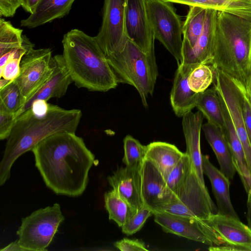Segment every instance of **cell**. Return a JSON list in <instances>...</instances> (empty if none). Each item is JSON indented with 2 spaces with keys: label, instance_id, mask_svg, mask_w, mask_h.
<instances>
[{
  "label": "cell",
  "instance_id": "8d00e7d4",
  "mask_svg": "<svg viewBox=\"0 0 251 251\" xmlns=\"http://www.w3.org/2000/svg\"><path fill=\"white\" fill-rule=\"evenodd\" d=\"M22 59L18 57H8L4 65L0 68V78L14 80L19 75Z\"/></svg>",
  "mask_w": 251,
  "mask_h": 251
},
{
  "label": "cell",
  "instance_id": "2e32d148",
  "mask_svg": "<svg viewBox=\"0 0 251 251\" xmlns=\"http://www.w3.org/2000/svg\"><path fill=\"white\" fill-rule=\"evenodd\" d=\"M212 229L221 245H234L251 248V228L240 219L214 214L204 220Z\"/></svg>",
  "mask_w": 251,
  "mask_h": 251
},
{
  "label": "cell",
  "instance_id": "e575fe53",
  "mask_svg": "<svg viewBox=\"0 0 251 251\" xmlns=\"http://www.w3.org/2000/svg\"><path fill=\"white\" fill-rule=\"evenodd\" d=\"M16 121L15 114L8 111L0 103V139H7Z\"/></svg>",
  "mask_w": 251,
  "mask_h": 251
},
{
  "label": "cell",
  "instance_id": "e0dca14e",
  "mask_svg": "<svg viewBox=\"0 0 251 251\" xmlns=\"http://www.w3.org/2000/svg\"><path fill=\"white\" fill-rule=\"evenodd\" d=\"M55 67L54 71L46 82L25 103L16 117L29 109L32 103L37 100L48 101L50 98H60L64 96L69 86L73 82L62 54L53 56Z\"/></svg>",
  "mask_w": 251,
  "mask_h": 251
},
{
  "label": "cell",
  "instance_id": "7a4b0ae2",
  "mask_svg": "<svg viewBox=\"0 0 251 251\" xmlns=\"http://www.w3.org/2000/svg\"><path fill=\"white\" fill-rule=\"evenodd\" d=\"M81 117L80 109H65L50 103L44 115H35L30 108L17 116L0 163V185L9 179L12 166L20 156L52 134L75 132Z\"/></svg>",
  "mask_w": 251,
  "mask_h": 251
},
{
  "label": "cell",
  "instance_id": "6da1fadb",
  "mask_svg": "<svg viewBox=\"0 0 251 251\" xmlns=\"http://www.w3.org/2000/svg\"><path fill=\"white\" fill-rule=\"evenodd\" d=\"M45 184L57 195L77 197L84 192L95 156L75 132L52 134L31 150Z\"/></svg>",
  "mask_w": 251,
  "mask_h": 251
},
{
  "label": "cell",
  "instance_id": "4dcf8cb0",
  "mask_svg": "<svg viewBox=\"0 0 251 251\" xmlns=\"http://www.w3.org/2000/svg\"><path fill=\"white\" fill-rule=\"evenodd\" d=\"M25 102V99L14 80L0 88V103L16 116Z\"/></svg>",
  "mask_w": 251,
  "mask_h": 251
},
{
  "label": "cell",
  "instance_id": "30bf717a",
  "mask_svg": "<svg viewBox=\"0 0 251 251\" xmlns=\"http://www.w3.org/2000/svg\"><path fill=\"white\" fill-rule=\"evenodd\" d=\"M126 0H104L101 25L96 39L105 57L121 51L127 40L125 18Z\"/></svg>",
  "mask_w": 251,
  "mask_h": 251
},
{
  "label": "cell",
  "instance_id": "5b68a950",
  "mask_svg": "<svg viewBox=\"0 0 251 251\" xmlns=\"http://www.w3.org/2000/svg\"><path fill=\"white\" fill-rule=\"evenodd\" d=\"M119 83L137 90L144 107L152 96L158 75L154 50L146 53L127 38L122 50L106 57Z\"/></svg>",
  "mask_w": 251,
  "mask_h": 251
},
{
  "label": "cell",
  "instance_id": "9a60e30c",
  "mask_svg": "<svg viewBox=\"0 0 251 251\" xmlns=\"http://www.w3.org/2000/svg\"><path fill=\"white\" fill-rule=\"evenodd\" d=\"M142 163L120 167L107 177L109 185L136 211L145 205L142 195Z\"/></svg>",
  "mask_w": 251,
  "mask_h": 251
},
{
  "label": "cell",
  "instance_id": "484cf974",
  "mask_svg": "<svg viewBox=\"0 0 251 251\" xmlns=\"http://www.w3.org/2000/svg\"><path fill=\"white\" fill-rule=\"evenodd\" d=\"M196 107L208 122L223 127L224 119L221 101L218 93L214 87L199 93Z\"/></svg>",
  "mask_w": 251,
  "mask_h": 251
},
{
  "label": "cell",
  "instance_id": "603a6c76",
  "mask_svg": "<svg viewBox=\"0 0 251 251\" xmlns=\"http://www.w3.org/2000/svg\"><path fill=\"white\" fill-rule=\"evenodd\" d=\"M75 0H40L33 13L22 20L21 26L34 28L67 15Z\"/></svg>",
  "mask_w": 251,
  "mask_h": 251
},
{
  "label": "cell",
  "instance_id": "7402d4cb",
  "mask_svg": "<svg viewBox=\"0 0 251 251\" xmlns=\"http://www.w3.org/2000/svg\"><path fill=\"white\" fill-rule=\"evenodd\" d=\"M202 167L203 174L211 182L218 213L239 219L230 199V179L210 162L207 155H202Z\"/></svg>",
  "mask_w": 251,
  "mask_h": 251
},
{
  "label": "cell",
  "instance_id": "83f0119b",
  "mask_svg": "<svg viewBox=\"0 0 251 251\" xmlns=\"http://www.w3.org/2000/svg\"><path fill=\"white\" fill-rule=\"evenodd\" d=\"M104 201L105 208L109 214V219L115 221L120 227H122L137 212L113 189L104 194Z\"/></svg>",
  "mask_w": 251,
  "mask_h": 251
},
{
  "label": "cell",
  "instance_id": "ac0fdd59",
  "mask_svg": "<svg viewBox=\"0 0 251 251\" xmlns=\"http://www.w3.org/2000/svg\"><path fill=\"white\" fill-rule=\"evenodd\" d=\"M216 12L214 9L207 8L204 28L195 46L191 48L182 44L180 64L192 66L211 65Z\"/></svg>",
  "mask_w": 251,
  "mask_h": 251
},
{
  "label": "cell",
  "instance_id": "8fae6325",
  "mask_svg": "<svg viewBox=\"0 0 251 251\" xmlns=\"http://www.w3.org/2000/svg\"><path fill=\"white\" fill-rule=\"evenodd\" d=\"M173 192L178 200L199 219L206 220L218 212L205 184L201 180L190 160L185 175Z\"/></svg>",
  "mask_w": 251,
  "mask_h": 251
},
{
  "label": "cell",
  "instance_id": "d590c367",
  "mask_svg": "<svg viewBox=\"0 0 251 251\" xmlns=\"http://www.w3.org/2000/svg\"><path fill=\"white\" fill-rule=\"evenodd\" d=\"M240 104L244 124L251 145V101L247 94L245 84L242 82L241 85Z\"/></svg>",
  "mask_w": 251,
  "mask_h": 251
},
{
  "label": "cell",
  "instance_id": "ee69618b",
  "mask_svg": "<svg viewBox=\"0 0 251 251\" xmlns=\"http://www.w3.org/2000/svg\"><path fill=\"white\" fill-rule=\"evenodd\" d=\"M1 251H24L23 249L20 246L18 240H17L9 244L5 248L0 250Z\"/></svg>",
  "mask_w": 251,
  "mask_h": 251
},
{
  "label": "cell",
  "instance_id": "277c9868",
  "mask_svg": "<svg viewBox=\"0 0 251 251\" xmlns=\"http://www.w3.org/2000/svg\"><path fill=\"white\" fill-rule=\"evenodd\" d=\"M251 22L216 12L211 65L244 83L251 74Z\"/></svg>",
  "mask_w": 251,
  "mask_h": 251
},
{
  "label": "cell",
  "instance_id": "f546056e",
  "mask_svg": "<svg viewBox=\"0 0 251 251\" xmlns=\"http://www.w3.org/2000/svg\"><path fill=\"white\" fill-rule=\"evenodd\" d=\"M214 78L213 67L209 64H202L192 69L188 77V83L193 91L200 93L208 89L213 83Z\"/></svg>",
  "mask_w": 251,
  "mask_h": 251
},
{
  "label": "cell",
  "instance_id": "74e56055",
  "mask_svg": "<svg viewBox=\"0 0 251 251\" xmlns=\"http://www.w3.org/2000/svg\"><path fill=\"white\" fill-rule=\"evenodd\" d=\"M155 212H163L182 217L197 218L192 212L179 200L161 206Z\"/></svg>",
  "mask_w": 251,
  "mask_h": 251
},
{
  "label": "cell",
  "instance_id": "ba28073f",
  "mask_svg": "<svg viewBox=\"0 0 251 251\" xmlns=\"http://www.w3.org/2000/svg\"><path fill=\"white\" fill-rule=\"evenodd\" d=\"M54 67L52 51L49 48H33L24 55L21 61L19 75L14 81L26 101L49 79Z\"/></svg>",
  "mask_w": 251,
  "mask_h": 251
},
{
  "label": "cell",
  "instance_id": "4fadbf2b",
  "mask_svg": "<svg viewBox=\"0 0 251 251\" xmlns=\"http://www.w3.org/2000/svg\"><path fill=\"white\" fill-rule=\"evenodd\" d=\"M126 37L146 53L154 50V37L146 0H126L125 18Z\"/></svg>",
  "mask_w": 251,
  "mask_h": 251
},
{
  "label": "cell",
  "instance_id": "8992f818",
  "mask_svg": "<svg viewBox=\"0 0 251 251\" xmlns=\"http://www.w3.org/2000/svg\"><path fill=\"white\" fill-rule=\"evenodd\" d=\"M60 206L40 208L22 219L16 234L24 251H46L60 224L64 220Z\"/></svg>",
  "mask_w": 251,
  "mask_h": 251
},
{
  "label": "cell",
  "instance_id": "f35d334b",
  "mask_svg": "<svg viewBox=\"0 0 251 251\" xmlns=\"http://www.w3.org/2000/svg\"><path fill=\"white\" fill-rule=\"evenodd\" d=\"M114 246L121 251H148L144 242L137 239L124 238L116 241Z\"/></svg>",
  "mask_w": 251,
  "mask_h": 251
},
{
  "label": "cell",
  "instance_id": "d6a6232c",
  "mask_svg": "<svg viewBox=\"0 0 251 251\" xmlns=\"http://www.w3.org/2000/svg\"><path fill=\"white\" fill-rule=\"evenodd\" d=\"M152 214L153 212L151 209L145 205L121 227L122 232L127 235L136 233L142 228L148 218Z\"/></svg>",
  "mask_w": 251,
  "mask_h": 251
},
{
  "label": "cell",
  "instance_id": "836d02e7",
  "mask_svg": "<svg viewBox=\"0 0 251 251\" xmlns=\"http://www.w3.org/2000/svg\"><path fill=\"white\" fill-rule=\"evenodd\" d=\"M189 164L190 159L187 154L185 152L183 157L171 171L166 178L167 184L173 192L178 183L185 175Z\"/></svg>",
  "mask_w": 251,
  "mask_h": 251
},
{
  "label": "cell",
  "instance_id": "d4e9b609",
  "mask_svg": "<svg viewBox=\"0 0 251 251\" xmlns=\"http://www.w3.org/2000/svg\"><path fill=\"white\" fill-rule=\"evenodd\" d=\"M184 154L174 145L156 141L146 146L145 157L155 165L166 179Z\"/></svg>",
  "mask_w": 251,
  "mask_h": 251
},
{
  "label": "cell",
  "instance_id": "7dc6e473",
  "mask_svg": "<svg viewBox=\"0 0 251 251\" xmlns=\"http://www.w3.org/2000/svg\"></svg>",
  "mask_w": 251,
  "mask_h": 251
},
{
  "label": "cell",
  "instance_id": "1f68e13d",
  "mask_svg": "<svg viewBox=\"0 0 251 251\" xmlns=\"http://www.w3.org/2000/svg\"><path fill=\"white\" fill-rule=\"evenodd\" d=\"M124 155L123 162L127 166L142 163L146 156V146L143 145L130 135L123 140Z\"/></svg>",
  "mask_w": 251,
  "mask_h": 251
},
{
  "label": "cell",
  "instance_id": "9c48e42d",
  "mask_svg": "<svg viewBox=\"0 0 251 251\" xmlns=\"http://www.w3.org/2000/svg\"><path fill=\"white\" fill-rule=\"evenodd\" d=\"M213 69L214 87L222 96L226 104L236 132L243 146L247 165L251 175V145L244 124L240 104L242 81L219 69Z\"/></svg>",
  "mask_w": 251,
  "mask_h": 251
},
{
  "label": "cell",
  "instance_id": "3957f363",
  "mask_svg": "<svg viewBox=\"0 0 251 251\" xmlns=\"http://www.w3.org/2000/svg\"><path fill=\"white\" fill-rule=\"evenodd\" d=\"M62 55L78 88L105 92L119 82L95 36L78 29L63 35Z\"/></svg>",
  "mask_w": 251,
  "mask_h": 251
},
{
  "label": "cell",
  "instance_id": "bcb514c9",
  "mask_svg": "<svg viewBox=\"0 0 251 251\" xmlns=\"http://www.w3.org/2000/svg\"><path fill=\"white\" fill-rule=\"evenodd\" d=\"M246 90L249 98L251 101V74L249 75L244 83Z\"/></svg>",
  "mask_w": 251,
  "mask_h": 251
},
{
  "label": "cell",
  "instance_id": "4316f807",
  "mask_svg": "<svg viewBox=\"0 0 251 251\" xmlns=\"http://www.w3.org/2000/svg\"><path fill=\"white\" fill-rule=\"evenodd\" d=\"M206 9L199 6H190L183 24V43L193 48L202 33L205 24Z\"/></svg>",
  "mask_w": 251,
  "mask_h": 251
},
{
  "label": "cell",
  "instance_id": "b9f144b4",
  "mask_svg": "<svg viewBox=\"0 0 251 251\" xmlns=\"http://www.w3.org/2000/svg\"><path fill=\"white\" fill-rule=\"evenodd\" d=\"M208 250L210 251H251V248L226 245L219 246H209Z\"/></svg>",
  "mask_w": 251,
  "mask_h": 251
},
{
  "label": "cell",
  "instance_id": "d6986e66",
  "mask_svg": "<svg viewBox=\"0 0 251 251\" xmlns=\"http://www.w3.org/2000/svg\"><path fill=\"white\" fill-rule=\"evenodd\" d=\"M196 66L180 64L177 65L170 94L171 104L176 116L182 117L196 107L199 93L189 86L188 77Z\"/></svg>",
  "mask_w": 251,
  "mask_h": 251
},
{
  "label": "cell",
  "instance_id": "ab89813d",
  "mask_svg": "<svg viewBox=\"0 0 251 251\" xmlns=\"http://www.w3.org/2000/svg\"><path fill=\"white\" fill-rule=\"evenodd\" d=\"M21 6V0H0V17H13Z\"/></svg>",
  "mask_w": 251,
  "mask_h": 251
},
{
  "label": "cell",
  "instance_id": "f1b7e54d",
  "mask_svg": "<svg viewBox=\"0 0 251 251\" xmlns=\"http://www.w3.org/2000/svg\"><path fill=\"white\" fill-rule=\"evenodd\" d=\"M23 30L14 27L9 22L0 19V56L23 45Z\"/></svg>",
  "mask_w": 251,
  "mask_h": 251
},
{
  "label": "cell",
  "instance_id": "60d3db41",
  "mask_svg": "<svg viewBox=\"0 0 251 251\" xmlns=\"http://www.w3.org/2000/svg\"><path fill=\"white\" fill-rule=\"evenodd\" d=\"M30 108L35 115L42 116L47 113L49 103L45 100H37L32 103Z\"/></svg>",
  "mask_w": 251,
  "mask_h": 251
},
{
  "label": "cell",
  "instance_id": "cb8c5ba5",
  "mask_svg": "<svg viewBox=\"0 0 251 251\" xmlns=\"http://www.w3.org/2000/svg\"><path fill=\"white\" fill-rule=\"evenodd\" d=\"M205 138L213 150L220 165V170L229 179L236 172L227 142L221 127L207 122L202 128Z\"/></svg>",
  "mask_w": 251,
  "mask_h": 251
},
{
  "label": "cell",
  "instance_id": "ffe728a7",
  "mask_svg": "<svg viewBox=\"0 0 251 251\" xmlns=\"http://www.w3.org/2000/svg\"><path fill=\"white\" fill-rule=\"evenodd\" d=\"M218 93L224 119V124L222 129L229 147L236 172L239 175L245 189L248 193L251 190V175L247 165L244 151L226 104L222 96L218 92Z\"/></svg>",
  "mask_w": 251,
  "mask_h": 251
},
{
  "label": "cell",
  "instance_id": "7c38bea8",
  "mask_svg": "<svg viewBox=\"0 0 251 251\" xmlns=\"http://www.w3.org/2000/svg\"><path fill=\"white\" fill-rule=\"evenodd\" d=\"M153 215L155 222L166 233L174 234L209 246H220L212 229L204 220L163 212H155Z\"/></svg>",
  "mask_w": 251,
  "mask_h": 251
},
{
  "label": "cell",
  "instance_id": "44dd1931",
  "mask_svg": "<svg viewBox=\"0 0 251 251\" xmlns=\"http://www.w3.org/2000/svg\"><path fill=\"white\" fill-rule=\"evenodd\" d=\"M204 116L200 111H190L182 117V126L186 145V153L190 158L201 182L204 183L201 151L200 136Z\"/></svg>",
  "mask_w": 251,
  "mask_h": 251
},
{
  "label": "cell",
  "instance_id": "52a82bcc",
  "mask_svg": "<svg viewBox=\"0 0 251 251\" xmlns=\"http://www.w3.org/2000/svg\"><path fill=\"white\" fill-rule=\"evenodd\" d=\"M164 0H146L149 20L155 39L181 63L183 24L174 7Z\"/></svg>",
  "mask_w": 251,
  "mask_h": 251
},
{
  "label": "cell",
  "instance_id": "7bdbcfd3",
  "mask_svg": "<svg viewBox=\"0 0 251 251\" xmlns=\"http://www.w3.org/2000/svg\"><path fill=\"white\" fill-rule=\"evenodd\" d=\"M21 6L26 12L32 14L40 0H21Z\"/></svg>",
  "mask_w": 251,
  "mask_h": 251
},
{
  "label": "cell",
  "instance_id": "f6af8a7d",
  "mask_svg": "<svg viewBox=\"0 0 251 251\" xmlns=\"http://www.w3.org/2000/svg\"><path fill=\"white\" fill-rule=\"evenodd\" d=\"M247 219L248 226L251 228V190L248 193Z\"/></svg>",
  "mask_w": 251,
  "mask_h": 251
},
{
  "label": "cell",
  "instance_id": "5bb4252c",
  "mask_svg": "<svg viewBox=\"0 0 251 251\" xmlns=\"http://www.w3.org/2000/svg\"><path fill=\"white\" fill-rule=\"evenodd\" d=\"M141 189L144 204L153 213L161 206L178 200L168 187L155 165L145 157L141 168Z\"/></svg>",
  "mask_w": 251,
  "mask_h": 251
}]
</instances>
